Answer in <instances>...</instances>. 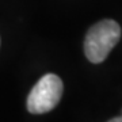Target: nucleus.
<instances>
[{"mask_svg":"<svg viewBox=\"0 0 122 122\" xmlns=\"http://www.w3.org/2000/svg\"><path fill=\"white\" fill-rule=\"evenodd\" d=\"M64 84L57 75L48 73L39 79L27 96V110L31 114L49 113L58 105Z\"/></svg>","mask_w":122,"mask_h":122,"instance_id":"2","label":"nucleus"},{"mask_svg":"<svg viewBox=\"0 0 122 122\" xmlns=\"http://www.w3.org/2000/svg\"><path fill=\"white\" fill-rule=\"evenodd\" d=\"M121 38V26L113 19H103L90 27L84 39V53L90 62L100 64Z\"/></svg>","mask_w":122,"mask_h":122,"instance_id":"1","label":"nucleus"},{"mask_svg":"<svg viewBox=\"0 0 122 122\" xmlns=\"http://www.w3.org/2000/svg\"><path fill=\"white\" fill-rule=\"evenodd\" d=\"M107 122H122V115L121 117H115V118H111V119H109Z\"/></svg>","mask_w":122,"mask_h":122,"instance_id":"3","label":"nucleus"}]
</instances>
